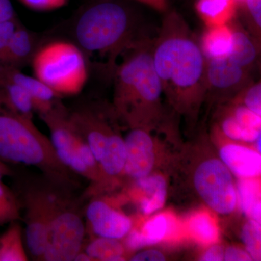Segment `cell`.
I'll return each mask as SVG.
<instances>
[{"mask_svg": "<svg viewBox=\"0 0 261 261\" xmlns=\"http://www.w3.org/2000/svg\"><path fill=\"white\" fill-rule=\"evenodd\" d=\"M20 220L21 209L14 191L0 181V226Z\"/></svg>", "mask_w": 261, "mask_h": 261, "instance_id": "cell-26", "label": "cell"}, {"mask_svg": "<svg viewBox=\"0 0 261 261\" xmlns=\"http://www.w3.org/2000/svg\"><path fill=\"white\" fill-rule=\"evenodd\" d=\"M261 116V84H248L232 99Z\"/></svg>", "mask_w": 261, "mask_h": 261, "instance_id": "cell-28", "label": "cell"}, {"mask_svg": "<svg viewBox=\"0 0 261 261\" xmlns=\"http://www.w3.org/2000/svg\"><path fill=\"white\" fill-rule=\"evenodd\" d=\"M247 71L228 58L208 60L206 65L207 95L233 99L248 85Z\"/></svg>", "mask_w": 261, "mask_h": 261, "instance_id": "cell-12", "label": "cell"}, {"mask_svg": "<svg viewBox=\"0 0 261 261\" xmlns=\"http://www.w3.org/2000/svg\"><path fill=\"white\" fill-rule=\"evenodd\" d=\"M203 252L200 257L202 261H222L224 260V247L219 244L215 243Z\"/></svg>", "mask_w": 261, "mask_h": 261, "instance_id": "cell-34", "label": "cell"}, {"mask_svg": "<svg viewBox=\"0 0 261 261\" xmlns=\"http://www.w3.org/2000/svg\"><path fill=\"white\" fill-rule=\"evenodd\" d=\"M258 51L251 37L244 31L233 29L232 45L228 58L248 70L257 60Z\"/></svg>", "mask_w": 261, "mask_h": 261, "instance_id": "cell-24", "label": "cell"}, {"mask_svg": "<svg viewBox=\"0 0 261 261\" xmlns=\"http://www.w3.org/2000/svg\"><path fill=\"white\" fill-rule=\"evenodd\" d=\"M171 218L166 214L154 215L143 224L140 229L132 228L125 237V247L126 250H141L146 247L157 245L168 236L171 231Z\"/></svg>", "mask_w": 261, "mask_h": 261, "instance_id": "cell-16", "label": "cell"}, {"mask_svg": "<svg viewBox=\"0 0 261 261\" xmlns=\"http://www.w3.org/2000/svg\"><path fill=\"white\" fill-rule=\"evenodd\" d=\"M20 25L18 18L0 22V58L4 53L13 33Z\"/></svg>", "mask_w": 261, "mask_h": 261, "instance_id": "cell-31", "label": "cell"}, {"mask_svg": "<svg viewBox=\"0 0 261 261\" xmlns=\"http://www.w3.org/2000/svg\"><path fill=\"white\" fill-rule=\"evenodd\" d=\"M68 110L63 103L53 111L39 116L50 132V140L62 163L80 177L95 185V178L81 159L75 147V130L68 118Z\"/></svg>", "mask_w": 261, "mask_h": 261, "instance_id": "cell-8", "label": "cell"}, {"mask_svg": "<svg viewBox=\"0 0 261 261\" xmlns=\"http://www.w3.org/2000/svg\"><path fill=\"white\" fill-rule=\"evenodd\" d=\"M12 173H13L12 166L0 161V181H3V178L6 176L10 177Z\"/></svg>", "mask_w": 261, "mask_h": 261, "instance_id": "cell-38", "label": "cell"}, {"mask_svg": "<svg viewBox=\"0 0 261 261\" xmlns=\"http://www.w3.org/2000/svg\"><path fill=\"white\" fill-rule=\"evenodd\" d=\"M29 258L23 228L19 221H13L0 235V261H27Z\"/></svg>", "mask_w": 261, "mask_h": 261, "instance_id": "cell-22", "label": "cell"}, {"mask_svg": "<svg viewBox=\"0 0 261 261\" xmlns=\"http://www.w3.org/2000/svg\"><path fill=\"white\" fill-rule=\"evenodd\" d=\"M228 112L243 126L261 129V116L252 112L241 103L233 102Z\"/></svg>", "mask_w": 261, "mask_h": 261, "instance_id": "cell-29", "label": "cell"}, {"mask_svg": "<svg viewBox=\"0 0 261 261\" xmlns=\"http://www.w3.org/2000/svg\"><path fill=\"white\" fill-rule=\"evenodd\" d=\"M163 97L176 114L197 119L207 96V60L188 25L176 12L166 15L152 47Z\"/></svg>", "mask_w": 261, "mask_h": 261, "instance_id": "cell-1", "label": "cell"}, {"mask_svg": "<svg viewBox=\"0 0 261 261\" xmlns=\"http://www.w3.org/2000/svg\"><path fill=\"white\" fill-rule=\"evenodd\" d=\"M237 1H238V3H240V2H241V3H243V0H237Z\"/></svg>", "mask_w": 261, "mask_h": 261, "instance_id": "cell-39", "label": "cell"}, {"mask_svg": "<svg viewBox=\"0 0 261 261\" xmlns=\"http://www.w3.org/2000/svg\"><path fill=\"white\" fill-rule=\"evenodd\" d=\"M73 37L87 58H106L113 73L118 58L145 39L139 37L135 13L121 0H92L83 5L73 20Z\"/></svg>", "mask_w": 261, "mask_h": 261, "instance_id": "cell-3", "label": "cell"}, {"mask_svg": "<svg viewBox=\"0 0 261 261\" xmlns=\"http://www.w3.org/2000/svg\"><path fill=\"white\" fill-rule=\"evenodd\" d=\"M217 216L208 209L192 213L187 220V232L195 242L204 246L217 243L219 240V228Z\"/></svg>", "mask_w": 261, "mask_h": 261, "instance_id": "cell-18", "label": "cell"}, {"mask_svg": "<svg viewBox=\"0 0 261 261\" xmlns=\"http://www.w3.org/2000/svg\"><path fill=\"white\" fill-rule=\"evenodd\" d=\"M68 118L70 125L85 140L99 163L110 135L117 128L112 119L89 106H81L73 111H68Z\"/></svg>", "mask_w": 261, "mask_h": 261, "instance_id": "cell-11", "label": "cell"}, {"mask_svg": "<svg viewBox=\"0 0 261 261\" xmlns=\"http://www.w3.org/2000/svg\"><path fill=\"white\" fill-rule=\"evenodd\" d=\"M152 45L147 39L123 55L113 71L112 109L129 128L166 130L163 90L154 70Z\"/></svg>", "mask_w": 261, "mask_h": 261, "instance_id": "cell-2", "label": "cell"}, {"mask_svg": "<svg viewBox=\"0 0 261 261\" xmlns=\"http://www.w3.org/2000/svg\"><path fill=\"white\" fill-rule=\"evenodd\" d=\"M84 250L92 260L120 261L126 260V248L121 240L96 237Z\"/></svg>", "mask_w": 261, "mask_h": 261, "instance_id": "cell-23", "label": "cell"}, {"mask_svg": "<svg viewBox=\"0 0 261 261\" xmlns=\"http://www.w3.org/2000/svg\"><path fill=\"white\" fill-rule=\"evenodd\" d=\"M30 65L34 76L61 98L80 94L88 82V58L73 41L41 43Z\"/></svg>", "mask_w": 261, "mask_h": 261, "instance_id": "cell-6", "label": "cell"}, {"mask_svg": "<svg viewBox=\"0 0 261 261\" xmlns=\"http://www.w3.org/2000/svg\"><path fill=\"white\" fill-rule=\"evenodd\" d=\"M224 260L225 261H252L245 249L235 246H228L224 248Z\"/></svg>", "mask_w": 261, "mask_h": 261, "instance_id": "cell-33", "label": "cell"}, {"mask_svg": "<svg viewBox=\"0 0 261 261\" xmlns=\"http://www.w3.org/2000/svg\"><path fill=\"white\" fill-rule=\"evenodd\" d=\"M242 242L245 250L252 260L258 261L261 258V223L247 219L241 229Z\"/></svg>", "mask_w": 261, "mask_h": 261, "instance_id": "cell-27", "label": "cell"}, {"mask_svg": "<svg viewBox=\"0 0 261 261\" xmlns=\"http://www.w3.org/2000/svg\"><path fill=\"white\" fill-rule=\"evenodd\" d=\"M2 109H3V106L0 105V111H1Z\"/></svg>", "mask_w": 261, "mask_h": 261, "instance_id": "cell-40", "label": "cell"}, {"mask_svg": "<svg viewBox=\"0 0 261 261\" xmlns=\"http://www.w3.org/2000/svg\"><path fill=\"white\" fill-rule=\"evenodd\" d=\"M237 0H197L196 12L206 27L229 24L236 15Z\"/></svg>", "mask_w": 261, "mask_h": 261, "instance_id": "cell-20", "label": "cell"}, {"mask_svg": "<svg viewBox=\"0 0 261 261\" xmlns=\"http://www.w3.org/2000/svg\"><path fill=\"white\" fill-rule=\"evenodd\" d=\"M41 43L34 33L20 24L0 58V65L21 70L25 65L30 64Z\"/></svg>", "mask_w": 261, "mask_h": 261, "instance_id": "cell-15", "label": "cell"}, {"mask_svg": "<svg viewBox=\"0 0 261 261\" xmlns=\"http://www.w3.org/2000/svg\"><path fill=\"white\" fill-rule=\"evenodd\" d=\"M177 154L171 166L185 173L197 200L216 216L233 214L238 207L235 178L220 159L214 143L203 137Z\"/></svg>", "mask_w": 261, "mask_h": 261, "instance_id": "cell-5", "label": "cell"}, {"mask_svg": "<svg viewBox=\"0 0 261 261\" xmlns=\"http://www.w3.org/2000/svg\"><path fill=\"white\" fill-rule=\"evenodd\" d=\"M260 178H235V185L240 211L247 219L261 223Z\"/></svg>", "mask_w": 261, "mask_h": 261, "instance_id": "cell-21", "label": "cell"}, {"mask_svg": "<svg viewBox=\"0 0 261 261\" xmlns=\"http://www.w3.org/2000/svg\"><path fill=\"white\" fill-rule=\"evenodd\" d=\"M24 6L36 11H51L63 8L68 0H18Z\"/></svg>", "mask_w": 261, "mask_h": 261, "instance_id": "cell-30", "label": "cell"}, {"mask_svg": "<svg viewBox=\"0 0 261 261\" xmlns=\"http://www.w3.org/2000/svg\"><path fill=\"white\" fill-rule=\"evenodd\" d=\"M218 155L235 178H260L261 154L247 144L234 142L224 137L219 130Z\"/></svg>", "mask_w": 261, "mask_h": 261, "instance_id": "cell-13", "label": "cell"}, {"mask_svg": "<svg viewBox=\"0 0 261 261\" xmlns=\"http://www.w3.org/2000/svg\"><path fill=\"white\" fill-rule=\"evenodd\" d=\"M0 161L10 166L35 167L55 185L76 191L80 176L60 161L50 139L33 119L8 110L0 111Z\"/></svg>", "mask_w": 261, "mask_h": 261, "instance_id": "cell-4", "label": "cell"}, {"mask_svg": "<svg viewBox=\"0 0 261 261\" xmlns=\"http://www.w3.org/2000/svg\"><path fill=\"white\" fill-rule=\"evenodd\" d=\"M124 137L126 161L123 177L133 181L158 171L161 159V144L152 132L145 128H132Z\"/></svg>", "mask_w": 261, "mask_h": 261, "instance_id": "cell-9", "label": "cell"}, {"mask_svg": "<svg viewBox=\"0 0 261 261\" xmlns=\"http://www.w3.org/2000/svg\"><path fill=\"white\" fill-rule=\"evenodd\" d=\"M16 13L11 0H0V22L16 18Z\"/></svg>", "mask_w": 261, "mask_h": 261, "instance_id": "cell-36", "label": "cell"}, {"mask_svg": "<svg viewBox=\"0 0 261 261\" xmlns=\"http://www.w3.org/2000/svg\"><path fill=\"white\" fill-rule=\"evenodd\" d=\"M132 182V193L142 214L149 216L164 207L167 200L168 185L163 173L154 171Z\"/></svg>", "mask_w": 261, "mask_h": 261, "instance_id": "cell-14", "label": "cell"}, {"mask_svg": "<svg viewBox=\"0 0 261 261\" xmlns=\"http://www.w3.org/2000/svg\"><path fill=\"white\" fill-rule=\"evenodd\" d=\"M166 257L162 252L155 249H148L136 253L130 257L132 261H164Z\"/></svg>", "mask_w": 261, "mask_h": 261, "instance_id": "cell-35", "label": "cell"}, {"mask_svg": "<svg viewBox=\"0 0 261 261\" xmlns=\"http://www.w3.org/2000/svg\"><path fill=\"white\" fill-rule=\"evenodd\" d=\"M86 231L94 236L123 240L133 228L129 216L116 208L109 201L94 197L84 208Z\"/></svg>", "mask_w": 261, "mask_h": 261, "instance_id": "cell-10", "label": "cell"}, {"mask_svg": "<svg viewBox=\"0 0 261 261\" xmlns=\"http://www.w3.org/2000/svg\"><path fill=\"white\" fill-rule=\"evenodd\" d=\"M126 161V149L124 137L117 128L110 135L104 154L99 162L106 183L118 181L123 177Z\"/></svg>", "mask_w": 261, "mask_h": 261, "instance_id": "cell-17", "label": "cell"}, {"mask_svg": "<svg viewBox=\"0 0 261 261\" xmlns=\"http://www.w3.org/2000/svg\"><path fill=\"white\" fill-rule=\"evenodd\" d=\"M142 3L160 12H165L167 10L168 0H133Z\"/></svg>", "mask_w": 261, "mask_h": 261, "instance_id": "cell-37", "label": "cell"}, {"mask_svg": "<svg viewBox=\"0 0 261 261\" xmlns=\"http://www.w3.org/2000/svg\"><path fill=\"white\" fill-rule=\"evenodd\" d=\"M12 167V189L18 198L21 214L24 212L25 249L32 258L42 260L49 238L47 178L42 174L24 173L19 168Z\"/></svg>", "mask_w": 261, "mask_h": 261, "instance_id": "cell-7", "label": "cell"}, {"mask_svg": "<svg viewBox=\"0 0 261 261\" xmlns=\"http://www.w3.org/2000/svg\"><path fill=\"white\" fill-rule=\"evenodd\" d=\"M233 29L229 24L207 27L200 46L207 61L228 58L232 45Z\"/></svg>", "mask_w": 261, "mask_h": 261, "instance_id": "cell-19", "label": "cell"}, {"mask_svg": "<svg viewBox=\"0 0 261 261\" xmlns=\"http://www.w3.org/2000/svg\"><path fill=\"white\" fill-rule=\"evenodd\" d=\"M218 130L228 140L245 144H253L261 135V129L243 126L228 111L221 118Z\"/></svg>", "mask_w": 261, "mask_h": 261, "instance_id": "cell-25", "label": "cell"}, {"mask_svg": "<svg viewBox=\"0 0 261 261\" xmlns=\"http://www.w3.org/2000/svg\"><path fill=\"white\" fill-rule=\"evenodd\" d=\"M247 13L250 15L254 27L260 32L261 27V0H243Z\"/></svg>", "mask_w": 261, "mask_h": 261, "instance_id": "cell-32", "label": "cell"}]
</instances>
